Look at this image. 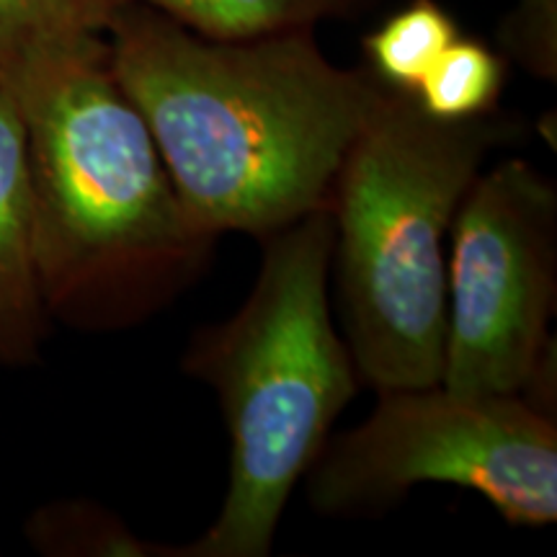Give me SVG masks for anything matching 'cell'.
Returning a JSON list of instances; mask_svg holds the SVG:
<instances>
[{"label":"cell","instance_id":"cell-1","mask_svg":"<svg viewBox=\"0 0 557 557\" xmlns=\"http://www.w3.org/2000/svg\"><path fill=\"white\" fill-rule=\"evenodd\" d=\"M107 41L181 205L212 238H267L329 205L380 88L333 65L312 29L207 39L127 0Z\"/></svg>","mask_w":557,"mask_h":557},{"label":"cell","instance_id":"cell-7","mask_svg":"<svg viewBox=\"0 0 557 557\" xmlns=\"http://www.w3.org/2000/svg\"><path fill=\"white\" fill-rule=\"evenodd\" d=\"M50 329L34 269L24 124L0 90V369L39 359Z\"/></svg>","mask_w":557,"mask_h":557},{"label":"cell","instance_id":"cell-8","mask_svg":"<svg viewBox=\"0 0 557 557\" xmlns=\"http://www.w3.org/2000/svg\"><path fill=\"white\" fill-rule=\"evenodd\" d=\"M199 37L238 41L312 29L351 0H135Z\"/></svg>","mask_w":557,"mask_h":557},{"label":"cell","instance_id":"cell-3","mask_svg":"<svg viewBox=\"0 0 557 557\" xmlns=\"http://www.w3.org/2000/svg\"><path fill=\"white\" fill-rule=\"evenodd\" d=\"M261 240L246 302L225 323L201 329L184 357L225 416V504L199 540L165 557H267L297 480L359 389L331 315V201Z\"/></svg>","mask_w":557,"mask_h":557},{"label":"cell","instance_id":"cell-6","mask_svg":"<svg viewBox=\"0 0 557 557\" xmlns=\"http://www.w3.org/2000/svg\"><path fill=\"white\" fill-rule=\"evenodd\" d=\"M449 310L438 385L519 395L557 302V191L521 158L480 171L449 233Z\"/></svg>","mask_w":557,"mask_h":557},{"label":"cell","instance_id":"cell-12","mask_svg":"<svg viewBox=\"0 0 557 557\" xmlns=\"http://www.w3.org/2000/svg\"><path fill=\"white\" fill-rule=\"evenodd\" d=\"M26 534L47 555H163L137 540L114 513L88 504H54L37 511Z\"/></svg>","mask_w":557,"mask_h":557},{"label":"cell","instance_id":"cell-11","mask_svg":"<svg viewBox=\"0 0 557 557\" xmlns=\"http://www.w3.org/2000/svg\"><path fill=\"white\" fill-rule=\"evenodd\" d=\"M506 65L491 47L457 37L413 94L418 107L444 122L491 114L504 90Z\"/></svg>","mask_w":557,"mask_h":557},{"label":"cell","instance_id":"cell-9","mask_svg":"<svg viewBox=\"0 0 557 557\" xmlns=\"http://www.w3.org/2000/svg\"><path fill=\"white\" fill-rule=\"evenodd\" d=\"M127 0H0V90L47 47L107 34Z\"/></svg>","mask_w":557,"mask_h":557},{"label":"cell","instance_id":"cell-10","mask_svg":"<svg viewBox=\"0 0 557 557\" xmlns=\"http://www.w3.org/2000/svg\"><path fill=\"white\" fill-rule=\"evenodd\" d=\"M459 37L451 13L436 0H410L406 9L364 37V54L382 86L413 96L444 50Z\"/></svg>","mask_w":557,"mask_h":557},{"label":"cell","instance_id":"cell-5","mask_svg":"<svg viewBox=\"0 0 557 557\" xmlns=\"http://www.w3.org/2000/svg\"><path fill=\"white\" fill-rule=\"evenodd\" d=\"M305 475L325 517L382 513L416 485L442 483L480 493L506 524L547 527L557 519V423L521 395L385 389Z\"/></svg>","mask_w":557,"mask_h":557},{"label":"cell","instance_id":"cell-13","mask_svg":"<svg viewBox=\"0 0 557 557\" xmlns=\"http://www.w3.org/2000/svg\"><path fill=\"white\" fill-rule=\"evenodd\" d=\"M500 50L540 81H557V0H517L498 29Z\"/></svg>","mask_w":557,"mask_h":557},{"label":"cell","instance_id":"cell-4","mask_svg":"<svg viewBox=\"0 0 557 557\" xmlns=\"http://www.w3.org/2000/svg\"><path fill=\"white\" fill-rule=\"evenodd\" d=\"M508 135L491 114L434 120L380 86L348 145L331 186V271L359 382L377 393L442 382L451 222Z\"/></svg>","mask_w":557,"mask_h":557},{"label":"cell","instance_id":"cell-2","mask_svg":"<svg viewBox=\"0 0 557 557\" xmlns=\"http://www.w3.org/2000/svg\"><path fill=\"white\" fill-rule=\"evenodd\" d=\"M26 137L32 250L50 320L135 325L189 287L214 240L181 205L107 34L47 47L5 83Z\"/></svg>","mask_w":557,"mask_h":557}]
</instances>
